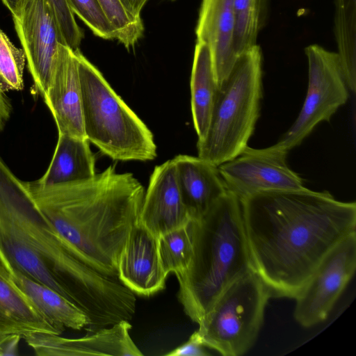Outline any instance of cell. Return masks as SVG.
<instances>
[{
  "label": "cell",
  "instance_id": "34",
  "mask_svg": "<svg viewBox=\"0 0 356 356\" xmlns=\"http://www.w3.org/2000/svg\"><path fill=\"white\" fill-rule=\"evenodd\" d=\"M24 0H1L4 6L11 13L12 16L17 14Z\"/></svg>",
  "mask_w": 356,
  "mask_h": 356
},
{
  "label": "cell",
  "instance_id": "22",
  "mask_svg": "<svg viewBox=\"0 0 356 356\" xmlns=\"http://www.w3.org/2000/svg\"><path fill=\"white\" fill-rule=\"evenodd\" d=\"M218 90L208 46L196 42L191 78V111L194 128L202 140L206 135Z\"/></svg>",
  "mask_w": 356,
  "mask_h": 356
},
{
  "label": "cell",
  "instance_id": "4",
  "mask_svg": "<svg viewBox=\"0 0 356 356\" xmlns=\"http://www.w3.org/2000/svg\"><path fill=\"white\" fill-rule=\"evenodd\" d=\"M0 217L42 259L81 309L100 304L111 287L109 277L83 262L40 209L26 181L18 179L0 156Z\"/></svg>",
  "mask_w": 356,
  "mask_h": 356
},
{
  "label": "cell",
  "instance_id": "17",
  "mask_svg": "<svg viewBox=\"0 0 356 356\" xmlns=\"http://www.w3.org/2000/svg\"><path fill=\"white\" fill-rule=\"evenodd\" d=\"M172 159L190 217L198 219L227 191L218 166L199 156L179 154Z\"/></svg>",
  "mask_w": 356,
  "mask_h": 356
},
{
  "label": "cell",
  "instance_id": "6",
  "mask_svg": "<svg viewBox=\"0 0 356 356\" xmlns=\"http://www.w3.org/2000/svg\"><path fill=\"white\" fill-rule=\"evenodd\" d=\"M74 53L87 140L115 161L154 160L157 153L152 131L80 49Z\"/></svg>",
  "mask_w": 356,
  "mask_h": 356
},
{
  "label": "cell",
  "instance_id": "24",
  "mask_svg": "<svg viewBox=\"0 0 356 356\" xmlns=\"http://www.w3.org/2000/svg\"><path fill=\"white\" fill-rule=\"evenodd\" d=\"M268 2L269 0H234V47L238 58L257 44L258 35L266 23Z\"/></svg>",
  "mask_w": 356,
  "mask_h": 356
},
{
  "label": "cell",
  "instance_id": "1",
  "mask_svg": "<svg viewBox=\"0 0 356 356\" xmlns=\"http://www.w3.org/2000/svg\"><path fill=\"white\" fill-rule=\"evenodd\" d=\"M241 202L252 268L270 297L295 298L328 252L356 232L355 202L328 191H266Z\"/></svg>",
  "mask_w": 356,
  "mask_h": 356
},
{
  "label": "cell",
  "instance_id": "16",
  "mask_svg": "<svg viewBox=\"0 0 356 356\" xmlns=\"http://www.w3.org/2000/svg\"><path fill=\"white\" fill-rule=\"evenodd\" d=\"M235 23L234 0H202L195 35L197 41L209 49L218 88L238 59L234 47Z\"/></svg>",
  "mask_w": 356,
  "mask_h": 356
},
{
  "label": "cell",
  "instance_id": "30",
  "mask_svg": "<svg viewBox=\"0 0 356 356\" xmlns=\"http://www.w3.org/2000/svg\"><path fill=\"white\" fill-rule=\"evenodd\" d=\"M207 348L197 330L195 331L187 341L165 354L167 356H207Z\"/></svg>",
  "mask_w": 356,
  "mask_h": 356
},
{
  "label": "cell",
  "instance_id": "20",
  "mask_svg": "<svg viewBox=\"0 0 356 356\" xmlns=\"http://www.w3.org/2000/svg\"><path fill=\"white\" fill-rule=\"evenodd\" d=\"M8 271L40 312L61 332L65 327L74 330H86L89 324L88 317L66 298L16 270Z\"/></svg>",
  "mask_w": 356,
  "mask_h": 356
},
{
  "label": "cell",
  "instance_id": "5",
  "mask_svg": "<svg viewBox=\"0 0 356 356\" xmlns=\"http://www.w3.org/2000/svg\"><path fill=\"white\" fill-rule=\"evenodd\" d=\"M262 97V51L256 44L237 59L219 86L197 156L218 166L248 147L259 116Z\"/></svg>",
  "mask_w": 356,
  "mask_h": 356
},
{
  "label": "cell",
  "instance_id": "11",
  "mask_svg": "<svg viewBox=\"0 0 356 356\" xmlns=\"http://www.w3.org/2000/svg\"><path fill=\"white\" fill-rule=\"evenodd\" d=\"M13 19L35 88L42 97L52 76L59 45L65 44L57 21L46 0H24Z\"/></svg>",
  "mask_w": 356,
  "mask_h": 356
},
{
  "label": "cell",
  "instance_id": "9",
  "mask_svg": "<svg viewBox=\"0 0 356 356\" xmlns=\"http://www.w3.org/2000/svg\"><path fill=\"white\" fill-rule=\"evenodd\" d=\"M356 269V232L333 247L294 298V318L309 327L325 321Z\"/></svg>",
  "mask_w": 356,
  "mask_h": 356
},
{
  "label": "cell",
  "instance_id": "10",
  "mask_svg": "<svg viewBox=\"0 0 356 356\" xmlns=\"http://www.w3.org/2000/svg\"><path fill=\"white\" fill-rule=\"evenodd\" d=\"M287 154L275 145L264 149L248 146L218 169L227 191L240 200L266 191L304 189L301 177L286 163Z\"/></svg>",
  "mask_w": 356,
  "mask_h": 356
},
{
  "label": "cell",
  "instance_id": "35",
  "mask_svg": "<svg viewBox=\"0 0 356 356\" xmlns=\"http://www.w3.org/2000/svg\"><path fill=\"white\" fill-rule=\"evenodd\" d=\"M172 1H175V0H172Z\"/></svg>",
  "mask_w": 356,
  "mask_h": 356
},
{
  "label": "cell",
  "instance_id": "3",
  "mask_svg": "<svg viewBox=\"0 0 356 356\" xmlns=\"http://www.w3.org/2000/svg\"><path fill=\"white\" fill-rule=\"evenodd\" d=\"M193 254L177 275L178 299L185 314L198 323L221 293L252 269L241 200L227 191L198 219L188 223Z\"/></svg>",
  "mask_w": 356,
  "mask_h": 356
},
{
  "label": "cell",
  "instance_id": "25",
  "mask_svg": "<svg viewBox=\"0 0 356 356\" xmlns=\"http://www.w3.org/2000/svg\"><path fill=\"white\" fill-rule=\"evenodd\" d=\"M188 223L158 237L160 260L167 275H181L191 264L193 247Z\"/></svg>",
  "mask_w": 356,
  "mask_h": 356
},
{
  "label": "cell",
  "instance_id": "19",
  "mask_svg": "<svg viewBox=\"0 0 356 356\" xmlns=\"http://www.w3.org/2000/svg\"><path fill=\"white\" fill-rule=\"evenodd\" d=\"M95 174V156L87 138L58 134L51 161L36 181L42 185L65 184L84 180Z\"/></svg>",
  "mask_w": 356,
  "mask_h": 356
},
{
  "label": "cell",
  "instance_id": "31",
  "mask_svg": "<svg viewBox=\"0 0 356 356\" xmlns=\"http://www.w3.org/2000/svg\"><path fill=\"white\" fill-rule=\"evenodd\" d=\"M21 339L19 335H8L0 338V355H18V346Z\"/></svg>",
  "mask_w": 356,
  "mask_h": 356
},
{
  "label": "cell",
  "instance_id": "28",
  "mask_svg": "<svg viewBox=\"0 0 356 356\" xmlns=\"http://www.w3.org/2000/svg\"><path fill=\"white\" fill-rule=\"evenodd\" d=\"M76 15L94 35L105 40H116L115 29L109 22L98 0H67Z\"/></svg>",
  "mask_w": 356,
  "mask_h": 356
},
{
  "label": "cell",
  "instance_id": "23",
  "mask_svg": "<svg viewBox=\"0 0 356 356\" xmlns=\"http://www.w3.org/2000/svg\"><path fill=\"white\" fill-rule=\"evenodd\" d=\"M335 36L346 83L355 92V0H336Z\"/></svg>",
  "mask_w": 356,
  "mask_h": 356
},
{
  "label": "cell",
  "instance_id": "21",
  "mask_svg": "<svg viewBox=\"0 0 356 356\" xmlns=\"http://www.w3.org/2000/svg\"><path fill=\"white\" fill-rule=\"evenodd\" d=\"M0 263L7 270H16L69 300L62 285L42 259L1 217Z\"/></svg>",
  "mask_w": 356,
  "mask_h": 356
},
{
  "label": "cell",
  "instance_id": "12",
  "mask_svg": "<svg viewBox=\"0 0 356 356\" xmlns=\"http://www.w3.org/2000/svg\"><path fill=\"white\" fill-rule=\"evenodd\" d=\"M131 330L129 321H123L79 338L47 332H33L22 338L38 356L143 355L131 339Z\"/></svg>",
  "mask_w": 356,
  "mask_h": 356
},
{
  "label": "cell",
  "instance_id": "26",
  "mask_svg": "<svg viewBox=\"0 0 356 356\" xmlns=\"http://www.w3.org/2000/svg\"><path fill=\"white\" fill-rule=\"evenodd\" d=\"M26 57L22 49L16 47L0 29V89L4 92L20 90L24 88Z\"/></svg>",
  "mask_w": 356,
  "mask_h": 356
},
{
  "label": "cell",
  "instance_id": "8",
  "mask_svg": "<svg viewBox=\"0 0 356 356\" xmlns=\"http://www.w3.org/2000/svg\"><path fill=\"white\" fill-rule=\"evenodd\" d=\"M305 51L308 61L307 95L298 118L275 144L288 152L299 145L318 123L328 121L349 96L338 53L318 44H310Z\"/></svg>",
  "mask_w": 356,
  "mask_h": 356
},
{
  "label": "cell",
  "instance_id": "33",
  "mask_svg": "<svg viewBox=\"0 0 356 356\" xmlns=\"http://www.w3.org/2000/svg\"><path fill=\"white\" fill-rule=\"evenodd\" d=\"M12 106L5 92L0 89V131L9 119Z\"/></svg>",
  "mask_w": 356,
  "mask_h": 356
},
{
  "label": "cell",
  "instance_id": "14",
  "mask_svg": "<svg viewBox=\"0 0 356 356\" xmlns=\"http://www.w3.org/2000/svg\"><path fill=\"white\" fill-rule=\"evenodd\" d=\"M42 97L58 134L86 138L77 60L74 51L65 44L59 45L52 76Z\"/></svg>",
  "mask_w": 356,
  "mask_h": 356
},
{
  "label": "cell",
  "instance_id": "15",
  "mask_svg": "<svg viewBox=\"0 0 356 356\" xmlns=\"http://www.w3.org/2000/svg\"><path fill=\"white\" fill-rule=\"evenodd\" d=\"M191 220L184 204L173 159L154 168L140 213L142 224L159 236L186 225Z\"/></svg>",
  "mask_w": 356,
  "mask_h": 356
},
{
  "label": "cell",
  "instance_id": "2",
  "mask_svg": "<svg viewBox=\"0 0 356 356\" xmlns=\"http://www.w3.org/2000/svg\"><path fill=\"white\" fill-rule=\"evenodd\" d=\"M26 184L40 209L78 257L99 273L118 279L120 255L140 218L145 192L133 174L119 173L110 165L81 181Z\"/></svg>",
  "mask_w": 356,
  "mask_h": 356
},
{
  "label": "cell",
  "instance_id": "29",
  "mask_svg": "<svg viewBox=\"0 0 356 356\" xmlns=\"http://www.w3.org/2000/svg\"><path fill=\"white\" fill-rule=\"evenodd\" d=\"M57 21L65 45L75 51L80 49L83 32L76 22L67 0H46Z\"/></svg>",
  "mask_w": 356,
  "mask_h": 356
},
{
  "label": "cell",
  "instance_id": "27",
  "mask_svg": "<svg viewBox=\"0 0 356 356\" xmlns=\"http://www.w3.org/2000/svg\"><path fill=\"white\" fill-rule=\"evenodd\" d=\"M98 1L116 31V40L127 49L134 47L144 33L142 19L131 17L120 0Z\"/></svg>",
  "mask_w": 356,
  "mask_h": 356
},
{
  "label": "cell",
  "instance_id": "13",
  "mask_svg": "<svg viewBox=\"0 0 356 356\" xmlns=\"http://www.w3.org/2000/svg\"><path fill=\"white\" fill-rule=\"evenodd\" d=\"M158 237L138 220L133 225L120 255L118 277L135 294L149 296L165 288Z\"/></svg>",
  "mask_w": 356,
  "mask_h": 356
},
{
  "label": "cell",
  "instance_id": "18",
  "mask_svg": "<svg viewBox=\"0 0 356 356\" xmlns=\"http://www.w3.org/2000/svg\"><path fill=\"white\" fill-rule=\"evenodd\" d=\"M33 332L61 334L16 284L0 263V338Z\"/></svg>",
  "mask_w": 356,
  "mask_h": 356
},
{
  "label": "cell",
  "instance_id": "32",
  "mask_svg": "<svg viewBox=\"0 0 356 356\" xmlns=\"http://www.w3.org/2000/svg\"><path fill=\"white\" fill-rule=\"evenodd\" d=\"M127 13L134 18L140 19V13L148 0H120Z\"/></svg>",
  "mask_w": 356,
  "mask_h": 356
},
{
  "label": "cell",
  "instance_id": "7",
  "mask_svg": "<svg viewBox=\"0 0 356 356\" xmlns=\"http://www.w3.org/2000/svg\"><path fill=\"white\" fill-rule=\"evenodd\" d=\"M269 298L252 269L236 279L197 323L204 346L224 356L245 354L256 341Z\"/></svg>",
  "mask_w": 356,
  "mask_h": 356
}]
</instances>
